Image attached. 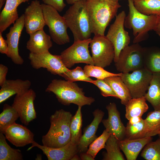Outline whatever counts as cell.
<instances>
[{
	"mask_svg": "<svg viewBox=\"0 0 160 160\" xmlns=\"http://www.w3.org/2000/svg\"><path fill=\"white\" fill-rule=\"evenodd\" d=\"M152 137H145L134 139H124L119 141L121 150L127 160H135L144 147L152 140Z\"/></svg>",
	"mask_w": 160,
	"mask_h": 160,
	"instance_id": "cell-23",
	"label": "cell"
},
{
	"mask_svg": "<svg viewBox=\"0 0 160 160\" xmlns=\"http://www.w3.org/2000/svg\"><path fill=\"white\" fill-rule=\"evenodd\" d=\"M45 91L53 93L58 102L65 105L73 103L82 107L90 105L95 101L92 97L85 96L83 89L76 83L66 80H52Z\"/></svg>",
	"mask_w": 160,
	"mask_h": 160,
	"instance_id": "cell-3",
	"label": "cell"
},
{
	"mask_svg": "<svg viewBox=\"0 0 160 160\" xmlns=\"http://www.w3.org/2000/svg\"><path fill=\"white\" fill-rule=\"evenodd\" d=\"M92 39L74 41L71 46L61 53L59 56L66 68L69 69L79 63L94 65L89 50Z\"/></svg>",
	"mask_w": 160,
	"mask_h": 160,
	"instance_id": "cell-8",
	"label": "cell"
},
{
	"mask_svg": "<svg viewBox=\"0 0 160 160\" xmlns=\"http://www.w3.org/2000/svg\"><path fill=\"white\" fill-rule=\"evenodd\" d=\"M92 114L94 116L93 120L84 129L83 134L78 145L79 153L86 152L88 146L97 137L96 134L105 113L101 110L97 109L92 112Z\"/></svg>",
	"mask_w": 160,
	"mask_h": 160,
	"instance_id": "cell-19",
	"label": "cell"
},
{
	"mask_svg": "<svg viewBox=\"0 0 160 160\" xmlns=\"http://www.w3.org/2000/svg\"><path fill=\"white\" fill-rule=\"evenodd\" d=\"M104 80L112 88L121 100L122 104L125 105L132 98L127 86L121 76H113L105 78Z\"/></svg>",
	"mask_w": 160,
	"mask_h": 160,
	"instance_id": "cell-25",
	"label": "cell"
},
{
	"mask_svg": "<svg viewBox=\"0 0 160 160\" xmlns=\"http://www.w3.org/2000/svg\"><path fill=\"white\" fill-rule=\"evenodd\" d=\"M106 108L108 112V118L102 119L101 121L105 129L119 141L124 139L126 127L121 121L116 104L114 102L111 103Z\"/></svg>",
	"mask_w": 160,
	"mask_h": 160,
	"instance_id": "cell-16",
	"label": "cell"
},
{
	"mask_svg": "<svg viewBox=\"0 0 160 160\" xmlns=\"http://www.w3.org/2000/svg\"><path fill=\"white\" fill-rule=\"evenodd\" d=\"M19 118L18 113L12 105L4 104L0 114V132L4 134L6 129L15 123Z\"/></svg>",
	"mask_w": 160,
	"mask_h": 160,
	"instance_id": "cell-29",
	"label": "cell"
},
{
	"mask_svg": "<svg viewBox=\"0 0 160 160\" xmlns=\"http://www.w3.org/2000/svg\"><path fill=\"white\" fill-rule=\"evenodd\" d=\"M134 3L137 9L143 14L160 15V0H134Z\"/></svg>",
	"mask_w": 160,
	"mask_h": 160,
	"instance_id": "cell-31",
	"label": "cell"
},
{
	"mask_svg": "<svg viewBox=\"0 0 160 160\" xmlns=\"http://www.w3.org/2000/svg\"><path fill=\"white\" fill-rule=\"evenodd\" d=\"M146 101L144 96L129 100L125 105L126 118L129 120L133 117H142L148 109Z\"/></svg>",
	"mask_w": 160,
	"mask_h": 160,
	"instance_id": "cell-27",
	"label": "cell"
},
{
	"mask_svg": "<svg viewBox=\"0 0 160 160\" xmlns=\"http://www.w3.org/2000/svg\"><path fill=\"white\" fill-rule=\"evenodd\" d=\"M67 3L69 4L72 5L76 2L79 0H65Z\"/></svg>",
	"mask_w": 160,
	"mask_h": 160,
	"instance_id": "cell-46",
	"label": "cell"
},
{
	"mask_svg": "<svg viewBox=\"0 0 160 160\" xmlns=\"http://www.w3.org/2000/svg\"><path fill=\"white\" fill-rule=\"evenodd\" d=\"M80 157L82 160H94L95 159L90 155L87 152H82L80 153Z\"/></svg>",
	"mask_w": 160,
	"mask_h": 160,
	"instance_id": "cell-43",
	"label": "cell"
},
{
	"mask_svg": "<svg viewBox=\"0 0 160 160\" xmlns=\"http://www.w3.org/2000/svg\"><path fill=\"white\" fill-rule=\"evenodd\" d=\"M44 21L49 28L52 40L58 45H62L70 42L67 33L68 28L65 20L55 8L44 4H41Z\"/></svg>",
	"mask_w": 160,
	"mask_h": 160,
	"instance_id": "cell-6",
	"label": "cell"
},
{
	"mask_svg": "<svg viewBox=\"0 0 160 160\" xmlns=\"http://www.w3.org/2000/svg\"><path fill=\"white\" fill-rule=\"evenodd\" d=\"M159 140H160V134H159Z\"/></svg>",
	"mask_w": 160,
	"mask_h": 160,
	"instance_id": "cell-51",
	"label": "cell"
},
{
	"mask_svg": "<svg viewBox=\"0 0 160 160\" xmlns=\"http://www.w3.org/2000/svg\"><path fill=\"white\" fill-rule=\"evenodd\" d=\"M81 160L80 156L77 154H76L71 159V160Z\"/></svg>",
	"mask_w": 160,
	"mask_h": 160,
	"instance_id": "cell-47",
	"label": "cell"
},
{
	"mask_svg": "<svg viewBox=\"0 0 160 160\" xmlns=\"http://www.w3.org/2000/svg\"><path fill=\"white\" fill-rule=\"evenodd\" d=\"M36 160H41L42 159V156L40 154H37Z\"/></svg>",
	"mask_w": 160,
	"mask_h": 160,
	"instance_id": "cell-49",
	"label": "cell"
},
{
	"mask_svg": "<svg viewBox=\"0 0 160 160\" xmlns=\"http://www.w3.org/2000/svg\"><path fill=\"white\" fill-rule=\"evenodd\" d=\"M94 65L103 68L114 60L115 51L111 42L105 35H94L89 44Z\"/></svg>",
	"mask_w": 160,
	"mask_h": 160,
	"instance_id": "cell-9",
	"label": "cell"
},
{
	"mask_svg": "<svg viewBox=\"0 0 160 160\" xmlns=\"http://www.w3.org/2000/svg\"><path fill=\"white\" fill-rule=\"evenodd\" d=\"M144 67L152 73L160 72V50H153L147 54L145 49Z\"/></svg>",
	"mask_w": 160,
	"mask_h": 160,
	"instance_id": "cell-33",
	"label": "cell"
},
{
	"mask_svg": "<svg viewBox=\"0 0 160 160\" xmlns=\"http://www.w3.org/2000/svg\"><path fill=\"white\" fill-rule=\"evenodd\" d=\"M83 69L88 77H94L100 79H104L107 77L113 76H121L123 73H111L101 67L89 64L85 66Z\"/></svg>",
	"mask_w": 160,
	"mask_h": 160,
	"instance_id": "cell-35",
	"label": "cell"
},
{
	"mask_svg": "<svg viewBox=\"0 0 160 160\" xmlns=\"http://www.w3.org/2000/svg\"><path fill=\"white\" fill-rule=\"evenodd\" d=\"M29 35L26 47L30 53L40 54L49 52L52 46L51 38L44 29L37 31Z\"/></svg>",
	"mask_w": 160,
	"mask_h": 160,
	"instance_id": "cell-20",
	"label": "cell"
},
{
	"mask_svg": "<svg viewBox=\"0 0 160 160\" xmlns=\"http://www.w3.org/2000/svg\"><path fill=\"white\" fill-rule=\"evenodd\" d=\"M153 30L160 36V15H157L156 25Z\"/></svg>",
	"mask_w": 160,
	"mask_h": 160,
	"instance_id": "cell-44",
	"label": "cell"
},
{
	"mask_svg": "<svg viewBox=\"0 0 160 160\" xmlns=\"http://www.w3.org/2000/svg\"><path fill=\"white\" fill-rule=\"evenodd\" d=\"M6 139L4 134L0 132V160H23L21 151L11 148Z\"/></svg>",
	"mask_w": 160,
	"mask_h": 160,
	"instance_id": "cell-30",
	"label": "cell"
},
{
	"mask_svg": "<svg viewBox=\"0 0 160 160\" xmlns=\"http://www.w3.org/2000/svg\"><path fill=\"white\" fill-rule=\"evenodd\" d=\"M28 59L33 68H45L54 75L60 76L69 69L64 65L59 55H52L49 52L40 54L30 53Z\"/></svg>",
	"mask_w": 160,
	"mask_h": 160,
	"instance_id": "cell-13",
	"label": "cell"
},
{
	"mask_svg": "<svg viewBox=\"0 0 160 160\" xmlns=\"http://www.w3.org/2000/svg\"><path fill=\"white\" fill-rule=\"evenodd\" d=\"M126 15L124 11L116 16L113 23L110 26L106 36L112 44L114 49V62L117 60L121 51L128 46L130 38L128 32L124 29Z\"/></svg>",
	"mask_w": 160,
	"mask_h": 160,
	"instance_id": "cell-11",
	"label": "cell"
},
{
	"mask_svg": "<svg viewBox=\"0 0 160 160\" xmlns=\"http://www.w3.org/2000/svg\"><path fill=\"white\" fill-rule=\"evenodd\" d=\"M129 12L124 23L126 28L132 29L134 38L133 43L144 40L148 31L153 30L157 15H146L140 12L135 7L134 0H128Z\"/></svg>",
	"mask_w": 160,
	"mask_h": 160,
	"instance_id": "cell-5",
	"label": "cell"
},
{
	"mask_svg": "<svg viewBox=\"0 0 160 160\" xmlns=\"http://www.w3.org/2000/svg\"><path fill=\"white\" fill-rule=\"evenodd\" d=\"M141 156L146 160H160V140L158 138L155 141H152L144 147L141 153Z\"/></svg>",
	"mask_w": 160,
	"mask_h": 160,
	"instance_id": "cell-34",
	"label": "cell"
},
{
	"mask_svg": "<svg viewBox=\"0 0 160 160\" xmlns=\"http://www.w3.org/2000/svg\"><path fill=\"white\" fill-rule=\"evenodd\" d=\"M71 113L63 109L56 110L50 117V127L42 137L43 145L50 148L63 146L71 141Z\"/></svg>",
	"mask_w": 160,
	"mask_h": 160,
	"instance_id": "cell-2",
	"label": "cell"
},
{
	"mask_svg": "<svg viewBox=\"0 0 160 160\" xmlns=\"http://www.w3.org/2000/svg\"><path fill=\"white\" fill-rule=\"evenodd\" d=\"M81 107L78 106L75 114L73 116L70 125L71 134V142L73 144L78 145L82 136L81 128L82 126Z\"/></svg>",
	"mask_w": 160,
	"mask_h": 160,
	"instance_id": "cell-32",
	"label": "cell"
},
{
	"mask_svg": "<svg viewBox=\"0 0 160 160\" xmlns=\"http://www.w3.org/2000/svg\"><path fill=\"white\" fill-rule=\"evenodd\" d=\"M92 33L105 35L106 28L121 5L109 0H85Z\"/></svg>",
	"mask_w": 160,
	"mask_h": 160,
	"instance_id": "cell-1",
	"label": "cell"
},
{
	"mask_svg": "<svg viewBox=\"0 0 160 160\" xmlns=\"http://www.w3.org/2000/svg\"><path fill=\"white\" fill-rule=\"evenodd\" d=\"M160 134V110H154L149 112L144 119V126L141 138Z\"/></svg>",
	"mask_w": 160,
	"mask_h": 160,
	"instance_id": "cell-26",
	"label": "cell"
},
{
	"mask_svg": "<svg viewBox=\"0 0 160 160\" xmlns=\"http://www.w3.org/2000/svg\"><path fill=\"white\" fill-rule=\"evenodd\" d=\"M110 135L106 130H104L102 134L90 144L86 152L95 159L98 153L104 148L106 142Z\"/></svg>",
	"mask_w": 160,
	"mask_h": 160,
	"instance_id": "cell-37",
	"label": "cell"
},
{
	"mask_svg": "<svg viewBox=\"0 0 160 160\" xmlns=\"http://www.w3.org/2000/svg\"><path fill=\"white\" fill-rule=\"evenodd\" d=\"M36 96L34 91L30 89L16 95L12 105L18 113L21 123L25 126L37 118L34 105Z\"/></svg>",
	"mask_w": 160,
	"mask_h": 160,
	"instance_id": "cell-12",
	"label": "cell"
},
{
	"mask_svg": "<svg viewBox=\"0 0 160 160\" xmlns=\"http://www.w3.org/2000/svg\"><path fill=\"white\" fill-rule=\"evenodd\" d=\"M24 14L15 21L9 31L6 35L8 51L6 55L13 63L17 65L23 64L24 60L19 54L18 44L19 39L24 26Z\"/></svg>",
	"mask_w": 160,
	"mask_h": 160,
	"instance_id": "cell-14",
	"label": "cell"
},
{
	"mask_svg": "<svg viewBox=\"0 0 160 160\" xmlns=\"http://www.w3.org/2000/svg\"><path fill=\"white\" fill-rule=\"evenodd\" d=\"M145 49L138 43L128 45L120 52L115 65L120 73H127L144 67Z\"/></svg>",
	"mask_w": 160,
	"mask_h": 160,
	"instance_id": "cell-7",
	"label": "cell"
},
{
	"mask_svg": "<svg viewBox=\"0 0 160 160\" xmlns=\"http://www.w3.org/2000/svg\"><path fill=\"white\" fill-rule=\"evenodd\" d=\"M6 0H0V9H1Z\"/></svg>",
	"mask_w": 160,
	"mask_h": 160,
	"instance_id": "cell-48",
	"label": "cell"
},
{
	"mask_svg": "<svg viewBox=\"0 0 160 160\" xmlns=\"http://www.w3.org/2000/svg\"><path fill=\"white\" fill-rule=\"evenodd\" d=\"M27 151L34 147L41 149L46 156L48 160H71L79 153L78 145L71 141L66 145L58 148H50L41 145L34 141Z\"/></svg>",
	"mask_w": 160,
	"mask_h": 160,
	"instance_id": "cell-17",
	"label": "cell"
},
{
	"mask_svg": "<svg viewBox=\"0 0 160 160\" xmlns=\"http://www.w3.org/2000/svg\"><path fill=\"white\" fill-rule=\"evenodd\" d=\"M31 82L28 80H7L0 90V103L12 96L21 94L30 89Z\"/></svg>",
	"mask_w": 160,
	"mask_h": 160,
	"instance_id": "cell-22",
	"label": "cell"
},
{
	"mask_svg": "<svg viewBox=\"0 0 160 160\" xmlns=\"http://www.w3.org/2000/svg\"><path fill=\"white\" fill-rule=\"evenodd\" d=\"M92 83L98 87L100 91L101 94L103 97H112L118 98L112 88L104 79L93 80Z\"/></svg>",
	"mask_w": 160,
	"mask_h": 160,
	"instance_id": "cell-39",
	"label": "cell"
},
{
	"mask_svg": "<svg viewBox=\"0 0 160 160\" xmlns=\"http://www.w3.org/2000/svg\"><path fill=\"white\" fill-rule=\"evenodd\" d=\"M8 71V67L2 64H0V86H1L6 81V76Z\"/></svg>",
	"mask_w": 160,
	"mask_h": 160,
	"instance_id": "cell-41",
	"label": "cell"
},
{
	"mask_svg": "<svg viewBox=\"0 0 160 160\" xmlns=\"http://www.w3.org/2000/svg\"><path fill=\"white\" fill-rule=\"evenodd\" d=\"M144 126V119L137 123L130 124L128 122L126 127L125 139H134L141 138Z\"/></svg>",
	"mask_w": 160,
	"mask_h": 160,
	"instance_id": "cell-38",
	"label": "cell"
},
{
	"mask_svg": "<svg viewBox=\"0 0 160 160\" xmlns=\"http://www.w3.org/2000/svg\"><path fill=\"white\" fill-rule=\"evenodd\" d=\"M24 26L29 35L44 29L46 25L41 4L38 0L32 1L25 9L24 14Z\"/></svg>",
	"mask_w": 160,
	"mask_h": 160,
	"instance_id": "cell-15",
	"label": "cell"
},
{
	"mask_svg": "<svg viewBox=\"0 0 160 160\" xmlns=\"http://www.w3.org/2000/svg\"><path fill=\"white\" fill-rule=\"evenodd\" d=\"M2 33H0V52L6 55L8 51V44L6 40L3 38Z\"/></svg>",
	"mask_w": 160,
	"mask_h": 160,
	"instance_id": "cell-42",
	"label": "cell"
},
{
	"mask_svg": "<svg viewBox=\"0 0 160 160\" xmlns=\"http://www.w3.org/2000/svg\"><path fill=\"white\" fill-rule=\"evenodd\" d=\"M119 140L114 135L111 134L107 140L104 148L106 152L103 153V160H125L121 152Z\"/></svg>",
	"mask_w": 160,
	"mask_h": 160,
	"instance_id": "cell-28",
	"label": "cell"
},
{
	"mask_svg": "<svg viewBox=\"0 0 160 160\" xmlns=\"http://www.w3.org/2000/svg\"><path fill=\"white\" fill-rule=\"evenodd\" d=\"M142 118V117L136 116L131 118L129 121L128 122L130 124H134L140 121Z\"/></svg>",
	"mask_w": 160,
	"mask_h": 160,
	"instance_id": "cell-45",
	"label": "cell"
},
{
	"mask_svg": "<svg viewBox=\"0 0 160 160\" xmlns=\"http://www.w3.org/2000/svg\"><path fill=\"white\" fill-rule=\"evenodd\" d=\"M111 1H112L116 2H119V1L120 0H109Z\"/></svg>",
	"mask_w": 160,
	"mask_h": 160,
	"instance_id": "cell-50",
	"label": "cell"
},
{
	"mask_svg": "<svg viewBox=\"0 0 160 160\" xmlns=\"http://www.w3.org/2000/svg\"><path fill=\"white\" fill-rule=\"evenodd\" d=\"M144 96L154 110H160V72L153 73L148 90Z\"/></svg>",
	"mask_w": 160,
	"mask_h": 160,
	"instance_id": "cell-24",
	"label": "cell"
},
{
	"mask_svg": "<svg viewBox=\"0 0 160 160\" xmlns=\"http://www.w3.org/2000/svg\"><path fill=\"white\" fill-rule=\"evenodd\" d=\"M44 4L55 8L58 12H61L66 6L64 0H42Z\"/></svg>",
	"mask_w": 160,
	"mask_h": 160,
	"instance_id": "cell-40",
	"label": "cell"
},
{
	"mask_svg": "<svg viewBox=\"0 0 160 160\" xmlns=\"http://www.w3.org/2000/svg\"><path fill=\"white\" fill-rule=\"evenodd\" d=\"M30 0H6L0 14V33H2L19 18L17 8Z\"/></svg>",
	"mask_w": 160,
	"mask_h": 160,
	"instance_id": "cell-21",
	"label": "cell"
},
{
	"mask_svg": "<svg viewBox=\"0 0 160 160\" xmlns=\"http://www.w3.org/2000/svg\"><path fill=\"white\" fill-rule=\"evenodd\" d=\"M4 134L6 139L16 147H23L34 141L32 132L25 127L16 123L8 128Z\"/></svg>",
	"mask_w": 160,
	"mask_h": 160,
	"instance_id": "cell-18",
	"label": "cell"
},
{
	"mask_svg": "<svg viewBox=\"0 0 160 160\" xmlns=\"http://www.w3.org/2000/svg\"><path fill=\"white\" fill-rule=\"evenodd\" d=\"M153 73L144 67L129 73H123L121 77L132 98L144 96L147 91Z\"/></svg>",
	"mask_w": 160,
	"mask_h": 160,
	"instance_id": "cell-10",
	"label": "cell"
},
{
	"mask_svg": "<svg viewBox=\"0 0 160 160\" xmlns=\"http://www.w3.org/2000/svg\"><path fill=\"white\" fill-rule=\"evenodd\" d=\"M74 41L90 38L92 33L85 0L78 1L69 7L63 15Z\"/></svg>",
	"mask_w": 160,
	"mask_h": 160,
	"instance_id": "cell-4",
	"label": "cell"
},
{
	"mask_svg": "<svg viewBox=\"0 0 160 160\" xmlns=\"http://www.w3.org/2000/svg\"><path fill=\"white\" fill-rule=\"evenodd\" d=\"M60 76L70 81H82L92 83L93 80L88 77L82 68L77 66L72 70L69 69L62 74Z\"/></svg>",
	"mask_w": 160,
	"mask_h": 160,
	"instance_id": "cell-36",
	"label": "cell"
}]
</instances>
